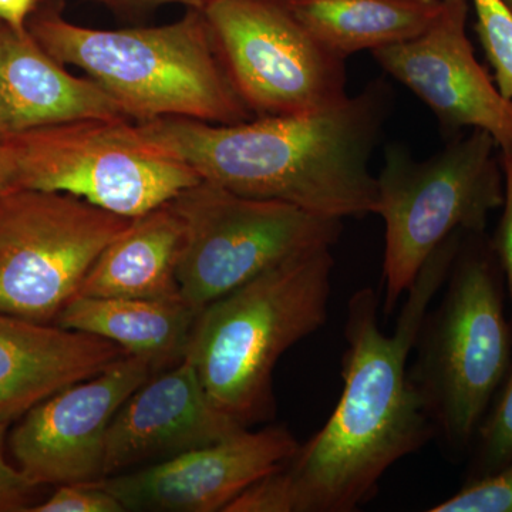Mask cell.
<instances>
[{"label": "cell", "mask_w": 512, "mask_h": 512, "mask_svg": "<svg viewBox=\"0 0 512 512\" xmlns=\"http://www.w3.org/2000/svg\"><path fill=\"white\" fill-rule=\"evenodd\" d=\"M443 298L417 335L409 377L448 456L466 460L512 360L507 288L493 242L466 234Z\"/></svg>", "instance_id": "obj_5"}, {"label": "cell", "mask_w": 512, "mask_h": 512, "mask_svg": "<svg viewBox=\"0 0 512 512\" xmlns=\"http://www.w3.org/2000/svg\"><path fill=\"white\" fill-rule=\"evenodd\" d=\"M0 92L8 131L80 120L131 121L90 77L67 72L29 29L0 26Z\"/></svg>", "instance_id": "obj_16"}, {"label": "cell", "mask_w": 512, "mask_h": 512, "mask_svg": "<svg viewBox=\"0 0 512 512\" xmlns=\"http://www.w3.org/2000/svg\"><path fill=\"white\" fill-rule=\"evenodd\" d=\"M332 248L292 256L202 309L184 357L208 399L242 427L275 414L274 370L328 320Z\"/></svg>", "instance_id": "obj_4"}, {"label": "cell", "mask_w": 512, "mask_h": 512, "mask_svg": "<svg viewBox=\"0 0 512 512\" xmlns=\"http://www.w3.org/2000/svg\"><path fill=\"white\" fill-rule=\"evenodd\" d=\"M133 220L60 192L0 191V313L56 323Z\"/></svg>", "instance_id": "obj_9"}, {"label": "cell", "mask_w": 512, "mask_h": 512, "mask_svg": "<svg viewBox=\"0 0 512 512\" xmlns=\"http://www.w3.org/2000/svg\"><path fill=\"white\" fill-rule=\"evenodd\" d=\"M156 373L147 359L126 355L43 400L23 414L10 434L16 466L36 487L103 480L111 421Z\"/></svg>", "instance_id": "obj_11"}, {"label": "cell", "mask_w": 512, "mask_h": 512, "mask_svg": "<svg viewBox=\"0 0 512 512\" xmlns=\"http://www.w3.org/2000/svg\"><path fill=\"white\" fill-rule=\"evenodd\" d=\"M170 204L185 227L177 268L181 298L198 312L292 256L335 247L343 232L339 218L242 197L202 180Z\"/></svg>", "instance_id": "obj_8"}, {"label": "cell", "mask_w": 512, "mask_h": 512, "mask_svg": "<svg viewBox=\"0 0 512 512\" xmlns=\"http://www.w3.org/2000/svg\"><path fill=\"white\" fill-rule=\"evenodd\" d=\"M3 131H8V126H6L5 104H3L2 92H0V133Z\"/></svg>", "instance_id": "obj_28"}, {"label": "cell", "mask_w": 512, "mask_h": 512, "mask_svg": "<svg viewBox=\"0 0 512 512\" xmlns=\"http://www.w3.org/2000/svg\"><path fill=\"white\" fill-rule=\"evenodd\" d=\"M124 18L147 15L161 6L183 5L187 9H204L211 0H92Z\"/></svg>", "instance_id": "obj_26"}, {"label": "cell", "mask_w": 512, "mask_h": 512, "mask_svg": "<svg viewBox=\"0 0 512 512\" xmlns=\"http://www.w3.org/2000/svg\"><path fill=\"white\" fill-rule=\"evenodd\" d=\"M131 121L80 120L0 133V191L72 195L137 218L200 177L131 133Z\"/></svg>", "instance_id": "obj_7"}, {"label": "cell", "mask_w": 512, "mask_h": 512, "mask_svg": "<svg viewBox=\"0 0 512 512\" xmlns=\"http://www.w3.org/2000/svg\"><path fill=\"white\" fill-rule=\"evenodd\" d=\"M376 178V214L384 222L383 313L389 318L440 245L456 234L485 232L488 215L503 207L504 174L498 144L474 128L421 161L390 144Z\"/></svg>", "instance_id": "obj_6"}, {"label": "cell", "mask_w": 512, "mask_h": 512, "mask_svg": "<svg viewBox=\"0 0 512 512\" xmlns=\"http://www.w3.org/2000/svg\"><path fill=\"white\" fill-rule=\"evenodd\" d=\"M394 106L386 79L318 113L237 124L161 117L131 123L144 146L190 167L200 180L323 217L376 214L373 151Z\"/></svg>", "instance_id": "obj_2"}, {"label": "cell", "mask_w": 512, "mask_h": 512, "mask_svg": "<svg viewBox=\"0 0 512 512\" xmlns=\"http://www.w3.org/2000/svg\"><path fill=\"white\" fill-rule=\"evenodd\" d=\"M463 238L453 235L427 259L392 335L380 328L375 289L350 296L343 390L335 410L284 466L247 488L224 512H355L376 497L390 467L437 439L410 380L409 357Z\"/></svg>", "instance_id": "obj_1"}, {"label": "cell", "mask_w": 512, "mask_h": 512, "mask_svg": "<svg viewBox=\"0 0 512 512\" xmlns=\"http://www.w3.org/2000/svg\"><path fill=\"white\" fill-rule=\"evenodd\" d=\"M500 161L504 174L503 215L491 242L503 269L512 322V146L500 148Z\"/></svg>", "instance_id": "obj_24"}, {"label": "cell", "mask_w": 512, "mask_h": 512, "mask_svg": "<svg viewBox=\"0 0 512 512\" xmlns=\"http://www.w3.org/2000/svg\"><path fill=\"white\" fill-rule=\"evenodd\" d=\"M299 446L288 427H245L210 446L96 484L126 511L224 512L247 488L284 466Z\"/></svg>", "instance_id": "obj_13"}, {"label": "cell", "mask_w": 512, "mask_h": 512, "mask_svg": "<svg viewBox=\"0 0 512 512\" xmlns=\"http://www.w3.org/2000/svg\"><path fill=\"white\" fill-rule=\"evenodd\" d=\"M8 424L0 421V512H26L33 507V494L37 487L6 458Z\"/></svg>", "instance_id": "obj_25"}, {"label": "cell", "mask_w": 512, "mask_h": 512, "mask_svg": "<svg viewBox=\"0 0 512 512\" xmlns=\"http://www.w3.org/2000/svg\"><path fill=\"white\" fill-rule=\"evenodd\" d=\"M505 2H507L508 5H510V8L512 9V0H505Z\"/></svg>", "instance_id": "obj_29"}, {"label": "cell", "mask_w": 512, "mask_h": 512, "mask_svg": "<svg viewBox=\"0 0 512 512\" xmlns=\"http://www.w3.org/2000/svg\"><path fill=\"white\" fill-rule=\"evenodd\" d=\"M202 12L252 116L318 113L348 99L346 60L320 45L284 0H211Z\"/></svg>", "instance_id": "obj_10"}, {"label": "cell", "mask_w": 512, "mask_h": 512, "mask_svg": "<svg viewBox=\"0 0 512 512\" xmlns=\"http://www.w3.org/2000/svg\"><path fill=\"white\" fill-rule=\"evenodd\" d=\"M120 501L96 483L57 485L55 493L30 512H124Z\"/></svg>", "instance_id": "obj_23"}, {"label": "cell", "mask_w": 512, "mask_h": 512, "mask_svg": "<svg viewBox=\"0 0 512 512\" xmlns=\"http://www.w3.org/2000/svg\"><path fill=\"white\" fill-rule=\"evenodd\" d=\"M470 6L495 84L505 99L512 100V9L505 0H470Z\"/></svg>", "instance_id": "obj_21"}, {"label": "cell", "mask_w": 512, "mask_h": 512, "mask_svg": "<svg viewBox=\"0 0 512 512\" xmlns=\"http://www.w3.org/2000/svg\"><path fill=\"white\" fill-rule=\"evenodd\" d=\"M184 238V222L170 201L134 218L130 227L103 249L77 296L181 298L177 268Z\"/></svg>", "instance_id": "obj_17"}, {"label": "cell", "mask_w": 512, "mask_h": 512, "mask_svg": "<svg viewBox=\"0 0 512 512\" xmlns=\"http://www.w3.org/2000/svg\"><path fill=\"white\" fill-rule=\"evenodd\" d=\"M245 429L208 399L188 357L154 375L120 407L106 437L104 476L210 446Z\"/></svg>", "instance_id": "obj_14"}, {"label": "cell", "mask_w": 512, "mask_h": 512, "mask_svg": "<svg viewBox=\"0 0 512 512\" xmlns=\"http://www.w3.org/2000/svg\"><path fill=\"white\" fill-rule=\"evenodd\" d=\"M286 8L339 59L412 40L429 28L441 0H284Z\"/></svg>", "instance_id": "obj_19"}, {"label": "cell", "mask_w": 512, "mask_h": 512, "mask_svg": "<svg viewBox=\"0 0 512 512\" xmlns=\"http://www.w3.org/2000/svg\"><path fill=\"white\" fill-rule=\"evenodd\" d=\"M470 0H441L429 28L407 42L373 50L375 62L416 94L434 114L441 133L483 130L498 148L512 146V100L478 62L467 35Z\"/></svg>", "instance_id": "obj_12"}, {"label": "cell", "mask_w": 512, "mask_h": 512, "mask_svg": "<svg viewBox=\"0 0 512 512\" xmlns=\"http://www.w3.org/2000/svg\"><path fill=\"white\" fill-rule=\"evenodd\" d=\"M466 481L480 480L512 463V360L467 456Z\"/></svg>", "instance_id": "obj_20"}, {"label": "cell", "mask_w": 512, "mask_h": 512, "mask_svg": "<svg viewBox=\"0 0 512 512\" xmlns=\"http://www.w3.org/2000/svg\"><path fill=\"white\" fill-rule=\"evenodd\" d=\"M126 355L99 336L0 313V421L22 417Z\"/></svg>", "instance_id": "obj_15"}, {"label": "cell", "mask_w": 512, "mask_h": 512, "mask_svg": "<svg viewBox=\"0 0 512 512\" xmlns=\"http://www.w3.org/2000/svg\"><path fill=\"white\" fill-rule=\"evenodd\" d=\"M62 12L56 0L36 9L29 32L57 62L83 70L133 123L255 119L229 79L202 10L187 9L163 26L117 30L84 28Z\"/></svg>", "instance_id": "obj_3"}, {"label": "cell", "mask_w": 512, "mask_h": 512, "mask_svg": "<svg viewBox=\"0 0 512 512\" xmlns=\"http://www.w3.org/2000/svg\"><path fill=\"white\" fill-rule=\"evenodd\" d=\"M430 512H512V463L497 473L464 483Z\"/></svg>", "instance_id": "obj_22"}, {"label": "cell", "mask_w": 512, "mask_h": 512, "mask_svg": "<svg viewBox=\"0 0 512 512\" xmlns=\"http://www.w3.org/2000/svg\"><path fill=\"white\" fill-rule=\"evenodd\" d=\"M39 0H0V22L10 29H28L30 15L35 13Z\"/></svg>", "instance_id": "obj_27"}, {"label": "cell", "mask_w": 512, "mask_h": 512, "mask_svg": "<svg viewBox=\"0 0 512 512\" xmlns=\"http://www.w3.org/2000/svg\"><path fill=\"white\" fill-rule=\"evenodd\" d=\"M200 313L183 298L76 296L56 325L110 340L127 355L147 359L160 372L184 359Z\"/></svg>", "instance_id": "obj_18"}]
</instances>
